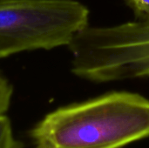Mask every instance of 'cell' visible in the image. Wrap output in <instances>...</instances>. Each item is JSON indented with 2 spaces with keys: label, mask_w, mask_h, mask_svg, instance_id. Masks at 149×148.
I'll return each instance as SVG.
<instances>
[{
  "label": "cell",
  "mask_w": 149,
  "mask_h": 148,
  "mask_svg": "<svg viewBox=\"0 0 149 148\" xmlns=\"http://www.w3.org/2000/svg\"><path fill=\"white\" fill-rule=\"evenodd\" d=\"M47 148H121L149 137V99L116 91L59 107L31 131Z\"/></svg>",
  "instance_id": "1"
},
{
  "label": "cell",
  "mask_w": 149,
  "mask_h": 148,
  "mask_svg": "<svg viewBox=\"0 0 149 148\" xmlns=\"http://www.w3.org/2000/svg\"><path fill=\"white\" fill-rule=\"evenodd\" d=\"M72 72L93 83L149 77V16L111 26H89L68 44Z\"/></svg>",
  "instance_id": "2"
},
{
  "label": "cell",
  "mask_w": 149,
  "mask_h": 148,
  "mask_svg": "<svg viewBox=\"0 0 149 148\" xmlns=\"http://www.w3.org/2000/svg\"><path fill=\"white\" fill-rule=\"evenodd\" d=\"M88 20V8L77 0H0V59L67 46Z\"/></svg>",
  "instance_id": "3"
},
{
  "label": "cell",
  "mask_w": 149,
  "mask_h": 148,
  "mask_svg": "<svg viewBox=\"0 0 149 148\" xmlns=\"http://www.w3.org/2000/svg\"><path fill=\"white\" fill-rule=\"evenodd\" d=\"M23 144L14 138L8 117L0 116V148H22Z\"/></svg>",
  "instance_id": "4"
},
{
  "label": "cell",
  "mask_w": 149,
  "mask_h": 148,
  "mask_svg": "<svg viewBox=\"0 0 149 148\" xmlns=\"http://www.w3.org/2000/svg\"><path fill=\"white\" fill-rule=\"evenodd\" d=\"M13 93V88L8 79L0 72V116L8 111Z\"/></svg>",
  "instance_id": "5"
},
{
  "label": "cell",
  "mask_w": 149,
  "mask_h": 148,
  "mask_svg": "<svg viewBox=\"0 0 149 148\" xmlns=\"http://www.w3.org/2000/svg\"><path fill=\"white\" fill-rule=\"evenodd\" d=\"M126 3L134 11L135 17L149 16V0H126Z\"/></svg>",
  "instance_id": "6"
},
{
  "label": "cell",
  "mask_w": 149,
  "mask_h": 148,
  "mask_svg": "<svg viewBox=\"0 0 149 148\" xmlns=\"http://www.w3.org/2000/svg\"><path fill=\"white\" fill-rule=\"evenodd\" d=\"M37 148H47V147H43V146H38V145H37Z\"/></svg>",
  "instance_id": "7"
}]
</instances>
